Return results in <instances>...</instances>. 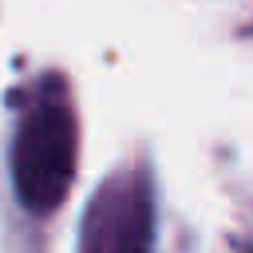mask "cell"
I'll return each mask as SVG.
<instances>
[{
  "label": "cell",
  "mask_w": 253,
  "mask_h": 253,
  "mask_svg": "<svg viewBox=\"0 0 253 253\" xmlns=\"http://www.w3.org/2000/svg\"><path fill=\"white\" fill-rule=\"evenodd\" d=\"M75 174V119L71 107L55 95L40 99L16 130L12 142V178L28 210H55Z\"/></svg>",
  "instance_id": "obj_1"
},
{
  "label": "cell",
  "mask_w": 253,
  "mask_h": 253,
  "mask_svg": "<svg viewBox=\"0 0 253 253\" xmlns=\"http://www.w3.org/2000/svg\"><path fill=\"white\" fill-rule=\"evenodd\" d=\"M87 253H146V202L142 194H115V213L91 210Z\"/></svg>",
  "instance_id": "obj_2"
}]
</instances>
